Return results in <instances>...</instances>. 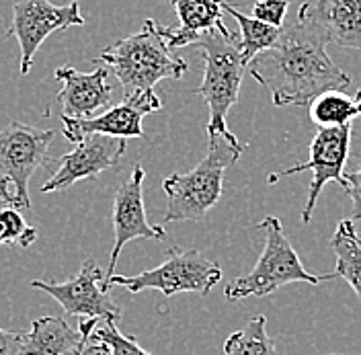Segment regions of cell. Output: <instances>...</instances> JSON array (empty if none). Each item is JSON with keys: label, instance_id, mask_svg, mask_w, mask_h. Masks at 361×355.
I'll use <instances>...</instances> for the list:
<instances>
[{"label": "cell", "instance_id": "cell-1", "mask_svg": "<svg viewBox=\"0 0 361 355\" xmlns=\"http://www.w3.org/2000/svg\"><path fill=\"white\" fill-rule=\"evenodd\" d=\"M331 44L324 0L304 2L273 47L261 52L250 64V76L271 92L277 107H310L316 97L345 92L351 76L331 60Z\"/></svg>", "mask_w": 361, "mask_h": 355}, {"label": "cell", "instance_id": "cell-2", "mask_svg": "<svg viewBox=\"0 0 361 355\" xmlns=\"http://www.w3.org/2000/svg\"><path fill=\"white\" fill-rule=\"evenodd\" d=\"M207 138V155L195 169L173 173L162 181V191L166 195L162 224L202 222L222 198L226 169L238 162L243 144L236 136L214 133Z\"/></svg>", "mask_w": 361, "mask_h": 355}, {"label": "cell", "instance_id": "cell-3", "mask_svg": "<svg viewBox=\"0 0 361 355\" xmlns=\"http://www.w3.org/2000/svg\"><path fill=\"white\" fill-rule=\"evenodd\" d=\"M94 62L105 64L117 76L123 97L150 92L164 78L180 80L189 70L187 60L177 56L166 44L162 25L152 19H146L134 35L105 47Z\"/></svg>", "mask_w": 361, "mask_h": 355}, {"label": "cell", "instance_id": "cell-4", "mask_svg": "<svg viewBox=\"0 0 361 355\" xmlns=\"http://www.w3.org/2000/svg\"><path fill=\"white\" fill-rule=\"evenodd\" d=\"M193 45L203 56V80L195 92L209 109L205 132L207 136H234L226 124V115L232 105H236L245 72L248 70L240 52V42H236L230 31H209L203 33Z\"/></svg>", "mask_w": 361, "mask_h": 355}, {"label": "cell", "instance_id": "cell-5", "mask_svg": "<svg viewBox=\"0 0 361 355\" xmlns=\"http://www.w3.org/2000/svg\"><path fill=\"white\" fill-rule=\"evenodd\" d=\"M259 228L265 232L263 253L255 267L250 269V273L226 286L224 296L228 300H243L248 296L263 298V296L273 294L275 289L283 288L288 284H295V282L318 286L322 282L337 279L335 273L314 275L302 265L288 234L283 232L279 218L267 216L265 220L259 222Z\"/></svg>", "mask_w": 361, "mask_h": 355}, {"label": "cell", "instance_id": "cell-6", "mask_svg": "<svg viewBox=\"0 0 361 355\" xmlns=\"http://www.w3.org/2000/svg\"><path fill=\"white\" fill-rule=\"evenodd\" d=\"M222 279V267L207 259L197 248H179L173 246L166 253V259L154 269L135 273V275H113L103 286L109 289L121 286L132 294L144 289H158L166 298L175 294H200L207 296L214 286Z\"/></svg>", "mask_w": 361, "mask_h": 355}, {"label": "cell", "instance_id": "cell-7", "mask_svg": "<svg viewBox=\"0 0 361 355\" xmlns=\"http://www.w3.org/2000/svg\"><path fill=\"white\" fill-rule=\"evenodd\" d=\"M51 130H39L21 121H11L0 130V179L6 181L17 198L19 210H29V179L47 162Z\"/></svg>", "mask_w": 361, "mask_h": 355}, {"label": "cell", "instance_id": "cell-8", "mask_svg": "<svg viewBox=\"0 0 361 355\" xmlns=\"http://www.w3.org/2000/svg\"><path fill=\"white\" fill-rule=\"evenodd\" d=\"M80 4L76 0L68 4H54L49 0H13V23L6 37H17L21 49V74L27 76L33 66V58L45 40L68 27L85 25Z\"/></svg>", "mask_w": 361, "mask_h": 355}, {"label": "cell", "instance_id": "cell-9", "mask_svg": "<svg viewBox=\"0 0 361 355\" xmlns=\"http://www.w3.org/2000/svg\"><path fill=\"white\" fill-rule=\"evenodd\" d=\"M128 142L121 138L92 133L76 144V148L68 155L60 156L56 160H49L44 169L49 173V179L42 185L44 193L68 189L76 181L99 177L101 173L117 169L121 162V156L126 155Z\"/></svg>", "mask_w": 361, "mask_h": 355}, {"label": "cell", "instance_id": "cell-10", "mask_svg": "<svg viewBox=\"0 0 361 355\" xmlns=\"http://www.w3.org/2000/svg\"><path fill=\"white\" fill-rule=\"evenodd\" d=\"M351 148V124L341 128H318L310 142V156L306 162L293 164L279 173L281 177L300 175L304 171H312V181L308 185V200L302 210V222L310 224L314 214L316 201L326 183L335 181L341 187L345 185V164Z\"/></svg>", "mask_w": 361, "mask_h": 355}, {"label": "cell", "instance_id": "cell-11", "mask_svg": "<svg viewBox=\"0 0 361 355\" xmlns=\"http://www.w3.org/2000/svg\"><path fill=\"white\" fill-rule=\"evenodd\" d=\"M162 109V101L154 90L150 92H134L123 97L121 103L109 107L105 113L90 117V119H70V117H60L62 119V133L68 142L78 144L85 138L92 133L101 136H111V138H144V117L150 113H157Z\"/></svg>", "mask_w": 361, "mask_h": 355}, {"label": "cell", "instance_id": "cell-12", "mask_svg": "<svg viewBox=\"0 0 361 355\" xmlns=\"http://www.w3.org/2000/svg\"><path fill=\"white\" fill-rule=\"evenodd\" d=\"M144 181L146 171L135 164L132 171V177L126 179L119 189L115 191L113 200V230H115V244L109 255V263L105 271V282L103 286L115 275V267L119 253L126 244L135 239H146V241H164L166 230L164 226H154L146 218V205H144Z\"/></svg>", "mask_w": 361, "mask_h": 355}, {"label": "cell", "instance_id": "cell-13", "mask_svg": "<svg viewBox=\"0 0 361 355\" xmlns=\"http://www.w3.org/2000/svg\"><path fill=\"white\" fill-rule=\"evenodd\" d=\"M105 273L92 259L85 261L80 267V273L74 279L68 282H42L33 279L31 288L42 289L49 294L62 311L70 316L80 318H121V308L115 304L109 291L103 288Z\"/></svg>", "mask_w": 361, "mask_h": 355}, {"label": "cell", "instance_id": "cell-14", "mask_svg": "<svg viewBox=\"0 0 361 355\" xmlns=\"http://www.w3.org/2000/svg\"><path fill=\"white\" fill-rule=\"evenodd\" d=\"M54 78L62 83L54 103L62 105V115L70 119H90L105 113L113 103V85L109 83V68L99 66L92 72H80L72 66H60ZM45 109V112H47Z\"/></svg>", "mask_w": 361, "mask_h": 355}, {"label": "cell", "instance_id": "cell-15", "mask_svg": "<svg viewBox=\"0 0 361 355\" xmlns=\"http://www.w3.org/2000/svg\"><path fill=\"white\" fill-rule=\"evenodd\" d=\"M224 0H171L179 17V27H162L164 40L171 49L193 45L203 33H228L222 19Z\"/></svg>", "mask_w": 361, "mask_h": 355}, {"label": "cell", "instance_id": "cell-16", "mask_svg": "<svg viewBox=\"0 0 361 355\" xmlns=\"http://www.w3.org/2000/svg\"><path fill=\"white\" fill-rule=\"evenodd\" d=\"M82 335L62 316H42L31 323L17 355H76Z\"/></svg>", "mask_w": 361, "mask_h": 355}, {"label": "cell", "instance_id": "cell-17", "mask_svg": "<svg viewBox=\"0 0 361 355\" xmlns=\"http://www.w3.org/2000/svg\"><path fill=\"white\" fill-rule=\"evenodd\" d=\"M331 248L337 255L335 277L345 279L361 300V239L353 220H341L331 239Z\"/></svg>", "mask_w": 361, "mask_h": 355}, {"label": "cell", "instance_id": "cell-18", "mask_svg": "<svg viewBox=\"0 0 361 355\" xmlns=\"http://www.w3.org/2000/svg\"><path fill=\"white\" fill-rule=\"evenodd\" d=\"M310 119L316 128H341L349 126L355 117L361 115V87L355 97L347 92L331 90L316 97L310 103Z\"/></svg>", "mask_w": 361, "mask_h": 355}, {"label": "cell", "instance_id": "cell-19", "mask_svg": "<svg viewBox=\"0 0 361 355\" xmlns=\"http://www.w3.org/2000/svg\"><path fill=\"white\" fill-rule=\"evenodd\" d=\"M331 42L361 49V0H324Z\"/></svg>", "mask_w": 361, "mask_h": 355}, {"label": "cell", "instance_id": "cell-20", "mask_svg": "<svg viewBox=\"0 0 361 355\" xmlns=\"http://www.w3.org/2000/svg\"><path fill=\"white\" fill-rule=\"evenodd\" d=\"M222 8L228 11L240 27V52H243V58H245L247 64H250L261 52L273 47V44L277 42L281 29L271 27L267 23L259 21V19H255L250 15H245L238 6H232L226 0L222 2Z\"/></svg>", "mask_w": 361, "mask_h": 355}, {"label": "cell", "instance_id": "cell-21", "mask_svg": "<svg viewBox=\"0 0 361 355\" xmlns=\"http://www.w3.org/2000/svg\"><path fill=\"white\" fill-rule=\"evenodd\" d=\"M224 355H277L275 343L267 335V318L259 314L248 320L245 329L230 335L224 343Z\"/></svg>", "mask_w": 361, "mask_h": 355}, {"label": "cell", "instance_id": "cell-22", "mask_svg": "<svg viewBox=\"0 0 361 355\" xmlns=\"http://www.w3.org/2000/svg\"><path fill=\"white\" fill-rule=\"evenodd\" d=\"M35 239H37V230L25 222L19 207L8 205L0 210V244L27 248L35 243Z\"/></svg>", "mask_w": 361, "mask_h": 355}, {"label": "cell", "instance_id": "cell-23", "mask_svg": "<svg viewBox=\"0 0 361 355\" xmlns=\"http://www.w3.org/2000/svg\"><path fill=\"white\" fill-rule=\"evenodd\" d=\"M94 333L101 335L105 341H109L113 347V355H152L146 351L134 337H128L117 329L115 318H101L99 325L94 327Z\"/></svg>", "mask_w": 361, "mask_h": 355}, {"label": "cell", "instance_id": "cell-24", "mask_svg": "<svg viewBox=\"0 0 361 355\" xmlns=\"http://www.w3.org/2000/svg\"><path fill=\"white\" fill-rule=\"evenodd\" d=\"M101 318H85L80 320L78 331L82 335L80 347L76 355H113V347L109 345V341H105L101 335L94 333V327L99 325Z\"/></svg>", "mask_w": 361, "mask_h": 355}, {"label": "cell", "instance_id": "cell-25", "mask_svg": "<svg viewBox=\"0 0 361 355\" xmlns=\"http://www.w3.org/2000/svg\"><path fill=\"white\" fill-rule=\"evenodd\" d=\"M290 2L292 0H257L252 4V17L259 19V21L267 23L271 27L281 29Z\"/></svg>", "mask_w": 361, "mask_h": 355}, {"label": "cell", "instance_id": "cell-26", "mask_svg": "<svg viewBox=\"0 0 361 355\" xmlns=\"http://www.w3.org/2000/svg\"><path fill=\"white\" fill-rule=\"evenodd\" d=\"M345 193L351 200V220H361V164L357 171L345 173V185H343Z\"/></svg>", "mask_w": 361, "mask_h": 355}, {"label": "cell", "instance_id": "cell-27", "mask_svg": "<svg viewBox=\"0 0 361 355\" xmlns=\"http://www.w3.org/2000/svg\"><path fill=\"white\" fill-rule=\"evenodd\" d=\"M23 331H6L0 329V355H17L23 343Z\"/></svg>", "mask_w": 361, "mask_h": 355}, {"label": "cell", "instance_id": "cell-28", "mask_svg": "<svg viewBox=\"0 0 361 355\" xmlns=\"http://www.w3.org/2000/svg\"><path fill=\"white\" fill-rule=\"evenodd\" d=\"M8 205H13V207H19L17 198L13 195V189H11V185H8L6 181H2V179H0V210H4V207H8Z\"/></svg>", "mask_w": 361, "mask_h": 355}, {"label": "cell", "instance_id": "cell-29", "mask_svg": "<svg viewBox=\"0 0 361 355\" xmlns=\"http://www.w3.org/2000/svg\"><path fill=\"white\" fill-rule=\"evenodd\" d=\"M326 355H347V354H326Z\"/></svg>", "mask_w": 361, "mask_h": 355}]
</instances>
